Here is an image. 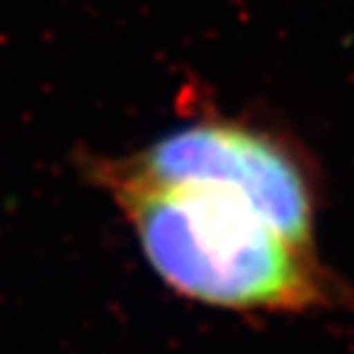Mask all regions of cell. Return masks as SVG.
Listing matches in <instances>:
<instances>
[{"mask_svg": "<svg viewBox=\"0 0 354 354\" xmlns=\"http://www.w3.org/2000/svg\"><path fill=\"white\" fill-rule=\"evenodd\" d=\"M86 177L126 216L148 266L180 298L243 315H310L352 295L315 246L286 236L239 192L140 183L106 158H88Z\"/></svg>", "mask_w": 354, "mask_h": 354, "instance_id": "1", "label": "cell"}, {"mask_svg": "<svg viewBox=\"0 0 354 354\" xmlns=\"http://www.w3.org/2000/svg\"><path fill=\"white\" fill-rule=\"evenodd\" d=\"M106 162L140 183L212 185L239 192L286 236L317 249L322 194L315 165L293 138L256 118L209 111Z\"/></svg>", "mask_w": 354, "mask_h": 354, "instance_id": "2", "label": "cell"}]
</instances>
